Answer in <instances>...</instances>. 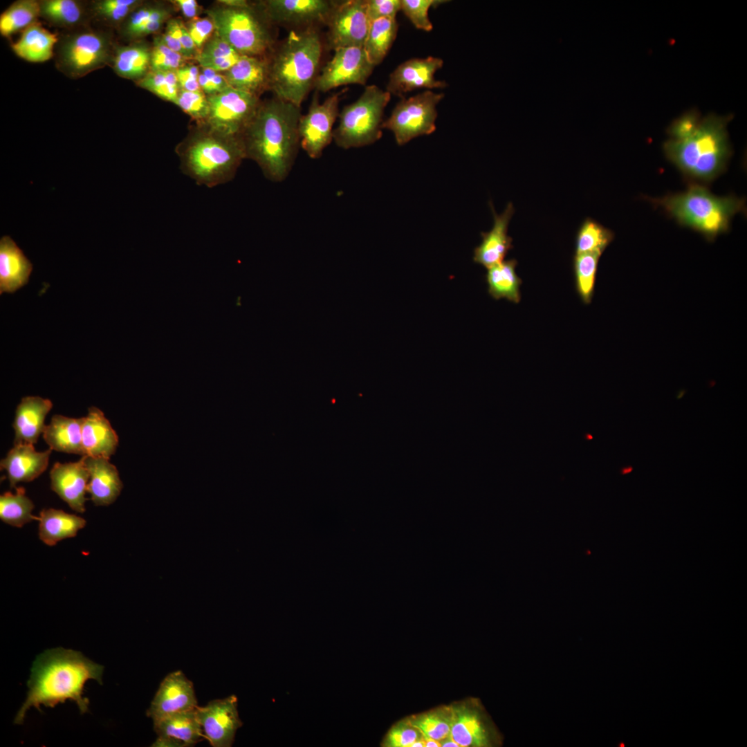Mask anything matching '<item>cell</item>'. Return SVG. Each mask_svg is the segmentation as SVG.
I'll return each instance as SVG.
<instances>
[{"instance_id":"6da1fadb","label":"cell","mask_w":747,"mask_h":747,"mask_svg":"<svg viewBox=\"0 0 747 747\" xmlns=\"http://www.w3.org/2000/svg\"><path fill=\"white\" fill-rule=\"evenodd\" d=\"M301 116L300 107L274 96L260 102L241 136L246 159L272 182L284 181L293 169L300 147Z\"/></svg>"},{"instance_id":"7a4b0ae2","label":"cell","mask_w":747,"mask_h":747,"mask_svg":"<svg viewBox=\"0 0 747 747\" xmlns=\"http://www.w3.org/2000/svg\"><path fill=\"white\" fill-rule=\"evenodd\" d=\"M104 667L85 657L81 652L62 647L48 649L38 655L33 663L28 681L27 697L14 723L21 724L28 710L34 707L53 708L71 700L81 714L89 710V699L82 696L90 679L102 684Z\"/></svg>"},{"instance_id":"3957f363","label":"cell","mask_w":747,"mask_h":747,"mask_svg":"<svg viewBox=\"0 0 747 747\" xmlns=\"http://www.w3.org/2000/svg\"><path fill=\"white\" fill-rule=\"evenodd\" d=\"M181 172L196 185L212 188L234 179L246 158L241 136L192 126L175 148Z\"/></svg>"},{"instance_id":"277c9868","label":"cell","mask_w":747,"mask_h":747,"mask_svg":"<svg viewBox=\"0 0 747 747\" xmlns=\"http://www.w3.org/2000/svg\"><path fill=\"white\" fill-rule=\"evenodd\" d=\"M322 43L316 28L291 30L268 55L269 91L301 107L318 75Z\"/></svg>"},{"instance_id":"5b68a950","label":"cell","mask_w":747,"mask_h":747,"mask_svg":"<svg viewBox=\"0 0 747 747\" xmlns=\"http://www.w3.org/2000/svg\"><path fill=\"white\" fill-rule=\"evenodd\" d=\"M731 117L708 115L700 120L694 133L663 144L666 157L684 174L709 181L726 168L732 151L727 124Z\"/></svg>"},{"instance_id":"8992f818","label":"cell","mask_w":747,"mask_h":747,"mask_svg":"<svg viewBox=\"0 0 747 747\" xmlns=\"http://www.w3.org/2000/svg\"><path fill=\"white\" fill-rule=\"evenodd\" d=\"M205 12L215 33L242 56L267 57L275 46L273 24L257 3L220 0Z\"/></svg>"},{"instance_id":"52a82bcc","label":"cell","mask_w":747,"mask_h":747,"mask_svg":"<svg viewBox=\"0 0 747 747\" xmlns=\"http://www.w3.org/2000/svg\"><path fill=\"white\" fill-rule=\"evenodd\" d=\"M680 224L713 240L726 232L735 214L744 208V200L734 196H717L701 185H694L683 193L654 201Z\"/></svg>"},{"instance_id":"ba28073f","label":"cell","mask_w":747,"mask_h":747,"mask_svg":"<svg viewBox=\"0 0 747 747\" xmlns=\"http://www.w3.org/2000/svg\"><path fill=\"white\" fill-rule=\"evenodd\" d=\"M391 94L376 85L367 86L360 98L344 107L333 129V141L340 148L361 147L378 140L382 135V116Z\"/></svg>"},{"instance_id":"9c48e42d","label":"cell","mask_w":747,"mask_h":747,"mask_svg":"<svg viewBox=\"0 0 747 747\" xmlns=\"http://www.w3.org/2000/svg\"><path fill=\"white\" fill-rule=\"evenodd\" d=\"M111 36L97 30H82L66 35L57 47L56 64L65 75L79 78L112 62Z\"/></svg>"},{"instance_id":"30bf717a","label":"cell","mask_w":747,"mask_h":747,"mask_svg":"<svg viewBox=\"0 0 747 747\" xmlns=\"http://www.w3.org/2000/svg\"><path fill=\"white\" fill-rule=\"evenodd\" d=\"M443 95L427 91L407 99L403 98L382 122V129L391 131L399 145L418 136L433 133L437 117L436 106Z\"/></svg>"},{"instance_id":"8fae6325","label":"cell","mask_w":747,"mask_h":747,"mask_svg":"<svg viewBox=\"0 0 747 747\" xmlns=\"http://www.w3.org/2000/svg\"><path fill=\"white\" fill-rule=\"evenodd\" d=\"M210 110L205 124L225 134L241 136L255 116L259 98L249 93L228 87L208 96Z\"/></svg>"},{"instance_id":"7c38bea8","label":"cell","mask_w":747,"mask_h":747,"mask_svg":"<svg viewBox=\"0 0 747 747\" xmlns=\"http://www.w3.org/2000/svg\"><path fill=\"white\" fill-rule=\"evenodd\" d=\"M341 94L342 92L335 93L320 103L315 91L307 113L300 117V147L312 159L320 158L325 148L333 140V125L340 113Z\"/></svg>"},{"instance_id":"4fadbf2b","label":"cell","mask_w":747,"mask_h":747,"mask_svg":"<svg viewBox=\"0 0 747 747\" xmlns=\"http://www.w3.org/2000/svg\"><path fill=\"white\" fill-rule=\"evenodd\" d=\"M370 24L367 0L336 1L326 24L329 48L363 47Z\"/></svg>"},{"instance_id":"5bb4252c","label":"cell","mask_w":747,"mask_h":747,"mask_svg":"<svg viewBox=\"0 0 747 747\" xmlns=\"http://www.w3.org/2000/svg\"><path fill=\"white\" fill-rule=\"evenodd\" d=\"M374 67L363 47L337 48L318 74L314 88L317 92H327L347 84L365 85Z\"/></svg>"},{"instance_id":"9a60e30c","label":"cell","mask_w":747,"mask_h":747,"mask_svg":"<svg viewBox=\"0 0 747 747\" xmlns=\"http://www.w3.org/2000/svg\"><path fill=\"white\" fill-rule=\"evenodd\" d=\"M335 1L266 0L257 2L273 24L303 30L326 26Z\"/></svg>"},{"instance_id":"2e32d148","label":"cell","mask_w":747,"mask_h":747,"mask_svg":"<svg viewBox=\"0 0 747 747\" xmlns=\"http://www.w3.org/2000/svg\"><path fill=\"white\" fill-rule=\"evenodd\" d=\"M237 697L232 694L221 699L210 701L203 707L197 706L195 712L205 739L213 747H230L237 730L242 726L238 710Z\"/></svg>"},{"instance_id":"e0dca14e","label":"cell","mask_w":747,"mask_h":747,"mask_svg":"<svg viewBox=\"0 0 747 747\" xmlns=\"http://www.w3.org/2000/svg\"><path fill=\"white\" fill-rule=\"evenodd\" d=\"M197 706L192 682L182 671L177 670L168 674L162 681L147 715L156 723L172 714L195 710Z\"/></svg>"},{"instance_id":"ac0fdd59","label":"cell","mask_w":747,"mask_h":747,"mask_svg":"<svg viewBox=\"0 0 747 747\" xmlns=\"http://www.w3.org/2000/svg\"><path fill=\"white\" fill-rule=\"evenodd\" d=\"M443 64L441 59L434 57L409 59L390 74L387 91L403 97V94L418 88H443L446 83L434 77Z\"/></svg>"},{"instance_id":"d6986e66","label":"cell","mask_w":747,"mask_h":747,"mask_svg":"<svg viewBox=\"0 0 747 747\" xmlns=\"http://www.w3.org/2000/svg\"><path fill=\"white\" fill-rule=\"evenodd\" d=\"M51 489L73 510L85 511V497L89 472L85 455L76 462H57L50 472Z\"/></svg>"},{"instance_id":"ffe728a7","label":"cell","mask_w":747,"mask_h":747,"mask_svg":"<svg viewBox=\"0 0 747 747\" xmlns=\"http://www.w3.org/2000/svg\"><path fill=\"white\" fill-rule=\"evenodd\" d=\"M494 218L492 229L481 232V243L474 248L473 260L487 269L504 261L513 248L512 238L508 234L510 221L515 212L512 203H508L504 212L497 214L492 203H489Z\"/></svg>"},{"instance_id":"44dd1931","label":"cell","mask_w":747,"mask_h":747,"mask_svg":"<svg viewBox=\"0 0 747 747\" xmlns=\"http://www.w3.org/2000/svg\"><path fill=\"white\" fill-rule=\"evenodd\" d=\"M195 710L178 712L153 723L157 739L151 746L188 747L204 740Z\"/></svg>"},{"instance_id":"7402d4cb","label":"cell","mask_w":747,"mask_h":747,"mask_svg":"<svg viewBox=\"0 0 747 747\" xmlns=\"http://www.w3.org/2000/svg\"><path fill=\"white\" fill-rule=\"evenodd\" d=\"M52 450L37 452L33 444H14L6 458L0 462L1 469L6 470L11 488L19 482H29L37 478L46 469Z\"/></svg>"},{"instance_id":"603a6c76","label":"cell","mask_w":747,"mask_h":747,"mask_svg":"<svg viewBox=\"0 0 747 747\" xmlns=\"http://www.w3.org/2000/svg\"><path fill=\"white\" fill-rule=\"evenodd\" d=\"M84 454L109 459L118 445V436L103 412L97 407L89 409L82 427Z\"/></svg>"},{"instance_id":"cb8c5ba5","label":"cell","mask_w":747,"mask_h":747,"mask_svg":"<svg viewBox=\"0 0 747 747\" xmlns=\"http://www.w3.org/2000/svg\"><path fill=\"white\" fill-rule=\"evenodd\" d=\"M89 472L87 492L95 506H109L120 495L123 484L116 467L103 457L85 455Z\"/></svg>"},{"instance_id":"d4e9b609","label":"cell","mask_w":747,"mask_h":747,"mask_svg":"<svg viewBox=\"0 0 747 747\" xmlns=\"http://www.w3.org/2000/svg\"><path fill=\"white\" fill-rule=\"evenodd\" d=\"M33 265L9 236L0 239V294L13 293L28 284Z\"/></svg>"},{"instance_id":"484cf974","label":"cell","mask_w":747,"mask_h":747,"mask_svg":"<svg viewBox=\"0 0 747 747\" xmlns=\"http://www.w3.org/2000/svg\"><path fill=\"white\" fill-rule=\"evenodd\" d=\"M52 407L48 399L39 396L23 398L15 412L14 444L36 443L44 430V419Z\"/></svg>"},{"instance_id":"4316f807","label":"cell","mask_w":747,"mask_h":747,"mask_svg":"<svg viewBox=\"0 0 747 747\" xmlns=\"http://www.w3.org/2000/svg\"><path fill=\"white\" fill-rule=\"evenodd\" d=\"M229 85L259 98L269 90L267 57L241 56L229 70L223 73Z\"/></svg>"},{"instance_id":"83f0119b","label":"cell","mask_w":747,"mask_h":747,"mask_svg":"<svg viewBox=\"0 0 747 747\" xmlns=\"http://www.w3.org/2000/svg\"><path fill=\"white\" fill-rule=\"evenodd\" d=\"M450 737L460 747L490 746L491 733L481 714L475 709L462 707L452 710Z\"/></svg>"},{"instance_id":"f1b7e54d","label":"cell","mask_w":747,"mask_h":747,"mask_svg":"<svg viewBox=\"0 0 747 747\" xmlns=\"http://www.w3.org/2000/svg\"><path fill=\"white\" fill-rule=\"evenodd\" d=\"M172 13V8L164 3L143 1L120 26L122 35L136 40L157 33L170 19Z\"/></svg>"},{"instance_id":"f546056e","label":"cell","mask_w":747,"mask_h":747,"mask_svg":"<svg viewBox=\"0 0 747 747\" xmlns=\"http://www.w3.org/2000/svg\"><path fill=\"white\" fill-rule=\"evenodd\" d=\"M57 42V35L37 21L24 29L11 47L19 57L38 63L52 58Z\"/></svg>"},{"instance_id":"4dcf8cb0","label":"cell","mask_w":747,"mask_h":747,"mask_svg":"<svg viewBox=\"0 0 747 747\" xmlns=\"http://www.w3.org/2000/svg\"><path fill=\"white\" fill-rule=\"evenodd\" d=\"M37 520L39 538L50 546L63 540L75 537L86 524L81 517L55 508L41 510Z\"/></svg>"},{"instance_id":"1f68e13d","label":"cell","mask_w":747,"mask_h":747,"mask_svg":"<svg viewBox=\"0 0 747 747\" xmlns=\"http://www.w3.org/2000/svg\"><path fill=\"white\" fill-rule=\"evenodd\" d=\"M83 418L55 415L46 425L43 437L49 448L59 452L84 456L82 443Z\"/></svg>"},{"instance_id":"d6a6232c","label":"cell","mask_w":747,"mask_h":747,"mask_svg":"<svg viewBox=\"0 0 747 747\" xmlns=\"http://www.w3.org/2000/svg\"><path fill=\"white\" fill-rule=\"evenodd\" d=\"M151 51V47L141 41L116 46L111 62L114 72L123 78L140 80L150 71Z\"/></svg>"},{"instance_id":"836d02e7","label":"cell","mask_w":747,"mask_h":747,"mask_svg":"<svg viewBox=\"0 0 747 747\" xmlns=\"http://www.w3.org/2000/svg\"><path fill=\"white\" fill-rule=\"evenodd\" d=\"M517 261L515 259L503 261L489 268L486 275L488 293L495 299L501 298L518 303L522 279L516 273Z\"/></svg>"},{"instance_id":"e575fe53","label":"cell","mask_w":747,"mask_h":747,"mask_svg":"<svg viewBox=\"0 0 747 747\" xmlns=\"http://www.w3.org/2000/svg\"><path fill=\"white\" fill-rule=\"evenodd\" d=\"M398 28L396 18H380L371 21L363 48L375 66L387 55L396 39Z\"/></svg>"},{"instance_id":"d590c367","label":"cell","mask_w":747,"mask_h":747,"mask_svg":"<svg viewBox=\"0 0 747 747\" xmlns=\"http://www.w3.org/2000/svg\"><path fill=\"white\" fill-rule=\"evenodd\" d=\"M241 56L214 32L195 59L201 68L224 73L232 68Z\"/></svg>"},{"instance_id":"8d00e7d4","label":"cell","mask_w":747,"mask_h":747,"mask_svg":"<svg viewBox=\"0 0 747 747\" xmlns=\"http://www.w3.org/2000/svg\"><path fill=\"white\" fill-rule=\"evenodd\" d=\"M40 17L39 1L18 0L13 2L0 16V33L8 37L37 22Z\"/></svg>"},{"instance_id":"74e56055","label":"cell","mask_w":747,"mask_h":747,"mask_svg":"<svg viewBox=\"0 0 747 747\" xmlns=\"http://www.w3.org/2000/svg\"><path fill=\"white\" fill-rule=\"evenodd\" d=\"M33 501L26 495L23 487L16 488L15 494L6 492L0 496V519L4 523L21 528L38 517L32 514Z\"/></svg>"},{"instance_id":"f35d334b","label":"cell","mask_w":747,"mask_h":747,"mask_svg":"<svg viewBox=\"0 0 747 747\" xmlns=\"http://www.w3.org/2000/svg\"><path fill=\"white\" fill-rule=\"evenodd\" d=\"M40 17L50 24L63 28L74 27L84 16L81 2L75 0L39 1Z\"/></svg>"},{"instance_id":"ab89813d","label":"cell","mask_w":747,"mask_h":747,"mask_svg":"<svg viewBox=\"0 0 747 747\" xmlns=\"http://www.w3.org/2000/svg\"><path fill=\"white\" fill-rule=\"evenodd\" d=\"M602 252L575 254L573 270L577 292L583 303L590 304L594 293L596 272Z\"/></svg>"},{"instance_id":"60d3db41","label":"cell","mask_w":747,"mask_h":747,"mask_svg":"<svg viewBox=\"0 0 747 747\" xmlns=\"http://www.w3.org/2000/svg\"><path fill=\"white\" fill-rule=\"evenodd\" d=\"M614 238V232L595 220L586 219L578 229L575 239V253L604 252Z\"/></svg>"},{"instance_id":"b9f144b4","label":"cell","mask_w":747,"mask_h":747,"mask_svg":"<svg viewBox=\"0 0 747 747\" xmlns=\"http://www.w3.org/2000/svg\"><path fill=\"white\" fill-rule=\"evenodd\" d=\"M137 86L176 104L180 87L176 71H149Z\"/></svg>"},{"instance_id":"7bdbcfd3","label":"cell","mask_w":747,"mask_h":747,"mask_svg":"<svg viewBox=\"0 0 747 747\" xmlns=\"http://www.w3.org/2000/svg\"><path fill=\"white\" fill-rule=\"evenodd\" d=\"M142 3L140 0H98L92 3V12L108 24L120 26Z\"/></svg>"},{"instance_id":"ee69618b","label":"cell","mask_w":747,"mask_h":747,"mask_svg":"<svg viewBox=\"0 0 747 747\" xmlns=\"http://www.w3.org/2000/svg\"><path fill=\"white\" fill-rule=\"evenodd\" d=\"M416 728L425 739L441 740L450 735L452 724V711L445 713L436 711L414 717L408 721Z\"/></svg>"},{"instance_id":"f6af8a7d","label":"cell","mask_w":747,"mask_h":747,"mask_svg":"<svg viewBox=\"0 0 747 747\" xmlns=\"http://www.w3.org/2000/svg\"><path fill=\"white\" fill-rule=\"evenodd\" d=\"M185 59L181 55L167 46L160 35L154 37L151 51L150 71H176L184 65Z\"/></svg>"},{"instance_id":"bcb514c9","label":"cell","mask_w":747,"mask_h":747,"mask_svg":"<svg viewBox=\"0 0 747 747\" xmlns=\"http://www.w3.org/2000/svg\"><path fill=\"white\" fill-rule=\"evenodd\" d=\"M176 104L196 124L205 122L210 110L208 96L202 91H188L180 89Z\"/></svg>"},{"instance_id":"7dc6e473","label":"cell","mask_w":747,"mask_h":747,"mask_svg":"<svg viewBox=\"0 0 747 747\" xmlns=\"http://www.w3.org/2000/svg\"><path fill=\"white\" fill-rule=\"evenodd\" d=\"M401 10L414 26L425 31L432 30V24L428 17L431 6H436L444 1L439 0H400Z\"/></svg>"},{"instance_id":"c3c4849f","label":"cell","mask_w":747,"mask_h":747,"mask_svg":"<svg viewBox=\"0 0 747 747\" xmlns=\"http://www.w3.org/2000/svg\"><path fill=\"white\" fill-rule=\"evenodd\" d=\"M421 732L409 722H400L394 726L386 735L382 746L387 747H410L423 738Z\"/></svg>"},{"instance_id":"681fc988","label":"cell","mask_w":747,"mask_h":747,"mask_svg":"<svg viewBox=\"0 0 747 747\" xmlns=\"http://www.w3.org/2000/svg\"><path fill=\"white\" fill-rule=\"evenodd\" d=\"M699 113L695 110L684 113L673 122L668 133L673 140H680L692 135L700 122Z\"/></svg>"},{"instance_id":"f907efd6","label":"cell","mask_w":747,"mask_h":747,"mask_svg":"<svg viewBox=\"0 0 747 747\" xmlns=\"http://www.w3.org/2000/svg\"><path fill=\"white\" fill-rule=\"evenodd\" d=\"M186 27L199 51L215 32L214 23L208 17L190 20Z\"/></svg>"},{"instance_id":"816d5d0a","label":"cell","mask_w":747,"mask_h":747,"mask_svg":"<svg viewBox=\"0 0 747 747\" xmlns=\"http://www.w3.org/2000/svg\"><path fill=\"white\" fill-rule=\"evenodd\" d=\"M367 12L370 21L380 18H396L401 10L400 0H367Z\"/></svg>"},{"instance_id":"f5cc1de1","label":"cell","mask_w":747,"mask_h":747,"mask_svg":"<svg viewBox=\"0 0 747 747\" xmlns=\"http://www.w3.org/2000/svg\"><path fill=\"white\" fill-rule=\"evenodd\" d=\"M182 21L177 18L170 19L167 22L165 32L160 35L162 41L167 46L179 53L187 59L185 52L180 42V31Z\"/></svg>"},{"instance_id":"db71d44e","label":"cell","mask_w":747,"mask_h":747,"mask_svg":"<svg viewBox=\"0 0 747 747\" xmlns=\"http://www.w3.org/2000/svg\"><path fill=\"white\" fill-rule=\"evenodd\" d=\"M180 89L188 91H201L199 83L200 70L194 64H184L176 71Z\"/></svg>"},{"instance_id":"11a10c76","label":"cell","mask_w":747,"mask_h":747,"mask_svg":"<svg viewBox=\"0 0 747 747\" xmlns=\"http://www.w3.org/2000/svg\"><path fill=\"white\" fill-rule=\"evenodd\" d=\"M172 2L179 8L185 18L190 20L198 18L202 10L196 0H175Z\"/></svg>"},{"instance_id":"9f6ffc18","label":"cell","mask_w":747,"mask_h":747,"mask_svg":"<svg viewBox=\"0 0 747 747\" xmlns=\"http://www.w3.org/2000/svg\"><path fill=\"white\" fill-rule=\"evenodd\" d=\"M441 747H460L450 735L439 741Z\"/></svg>"},{"instance_id":"6f0895ef","label":"cell","mask_w":747,"mask_h":747,"mask_svg":"<svg viewBox=\"0 0 747 747\" xmlns=\"http://www.w3.org/2000/svg\"><path fill=\"white\" fill-rule=\"evenodd\" d=\"M425 747H441V744L439 740L434 739H425Z\"/></svg>"},{"instance_id":"680465c9","label":"cell","mask_w":747,"mask_h":747,"mask_svg":"<svg viewBox=\"0 0 747 747\" xmlns=\"http://www.w3.org/2000/svg\"><path fill=\"white\" fill-rule=\"evenodd\" d=\"M410 747H425V741L423 737L417 741H414Z\"/></svg>"},{"instance_id":"91938a15","label":"cell","mask_w":747,"mask_h":747,"mask_svg":"<svg viewBox=\"0 0 747 747\" xmlns=\"http://www.w3.org/2000/svg\"><path fill=\"white\" fill-rule=\"evenodd\" d=\"M632 470H633V467L631 466V465H627V466H626L625 468H622L621 469V474H626L630 473Z\"/></svg>"}]
</instances>
